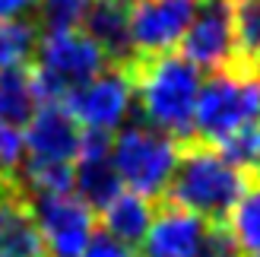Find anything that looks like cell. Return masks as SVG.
I'll use <instances>...</instances> for the list:
<instances>
[{
  "label": "cell",
  "mask_w": 260,
  "mask_h": 257,
  "mask_svg": "<svg viewBox=\"0 0 260 257\" xmlns=\"http://www.w3.org/2000/svg\"><path fill=\"white\" fill-rule=\"evenodd\" d=\"M32 210L45 235L51 257H83L95 229V210L73 190L67 194H35Z\"/></svg>",
  "instance_id": "6"
},
{
  "label": "cell",
  "mask_w": 260,
  "mask_h": 257,
  "mask_svg": "<svg viewBox=\"0 0 260 257\" xmlns=\"http://www.w3.org/2000/svg\"><path fill=\"white\" fill-rule=\"evenodd\" d=\"M260 121V76L216 73L200 86L193 108V134L203 143H222L238 127Z\"/></svg>",
  "instance_id": "5"
},
{
  "label": "cell",
  "mask_w": 260,
  "mask_h": 257,
  "mask_svg": "<svg viewBox=\"0 0 260 257\" xmlns=\"http://www.w3.org/2000/svg\"><path fill=\"white\" fill-rule=\"evenodd\" d=\"M197 257H244V251L238 248V241L225 222H210Z\"/></svg>",
  "instance_id": "23"
},
{
  "label": "cell",
  "mask_w": 260,
  "mask_h": 257,
  "mask_svg": "<svg viewBox=\"0 0 260 257\" xmlns=\"http://www.w3.org/2000/svg\"><path fill=\"white\" fill-rule=\"evenodd\" d=\"M0 251L10 257H51L22 178H0Z\"/></svg>",
  "instance_id": "11"
},
{
  "label": "cell",
  "mask_w": 260,
  "mask_h": 257,
  "mask_svg": "<svg viewBox=\"0 0 260 257\" xmlns=\"http://www.w3.org/2000/svg\"><path fill=\"white\" fill-rule=\"evenodd\" d=\"M38 19H0V67H29L42 42Z\"/></svg>",
  "instance_id": "17"
},
{
  "label": "cell",
  "mask_w": 260,
  "mask_h": 257,
  "mask_svg": "<svg viewBox=\"0 0 260 257\" xmlns=\"http://www.w3.org/2000/svg\"><path fill=\"white\" fill-rule=\"evenodd\" d=\"M38 7V0H0V19H13V16H22Z\"/></svg>",
  "instance_id": "25"
},
{
  "label": "cell",
  "mask_w": 260,
  "mask_h": 257,
  "mask_svg": "<svg viewBox=\"0 0 260 257\" xmlns=\"http://www.w3.org/2000/svg\"><path fill=\"white\" fill-rule=\"evenodd\" d=\"M152 222V203L149 197L137 194V190H121L105 210H102V226L114 238H121L124 245H140L146 229Z\"/></svg>",
  "instance_id": "15"
},
{
  "label": "cell",
  "mask_w": 260,
  "mask_h": 257,
  "mask_svg": "<svg viewBox=\"0 0 260 257\" xmlns=\"http://www.w3.org/2000/svg\"><path fill=\"white\" fill-rule=\"evenodd\" d=\"M248 257H260V254H248Z\"/></svg>",
  "instance_id": "27"
},
{
  "label": "cell",
  "mask_w": 260,
  "mask_h": 257,
  "mask_svg": "<svg viewBox=\"0 0 260 257\" xmlns=\"http://www.w3.org/2000/svg\"><path fill=\"white\" fill-rule=\"evenodd\" d=\"M248 181L251 175L232 165L213 143L190 137L178 140V165L162 197L193 210L206 222H225Z\"/></svg>",
  "instance_id": "2"
},
{
  "label": "cell",
  "mask_w": 260,
  "mask_h": 257,
  "mask_svg": "<svg viewBox=\"0 0 260 257\" xmlns=\"http://www.w3.org/2000/svg\"><path fill=\"white\" fill-rule=\"evenodd\" d=\"M92 0H38V22L45 32H63L80 29L86 22V13Z\"/></svg>",
  "instance_id": "21"
},
{
  "label": "cell",
  "mask_w": 260,
  "mask_h": 257,
  "mask_svg": "<svg viewBox=\"0 0 260 257\" xmlns=\"http://www.w3.org/2000/svg\"><path fill=\"white\" fill-rule=\"evenodd\" d=\"M22 156L25 134H19V127L0 121V178H22Z\"/></svg>",
  "instance_id": "22"
},
{
  "label": "cell",
  "mask_w": 260,
  "mask_h": 257,
  "mask_svg": "<svg viewBox=\"0 0 260 257\" xmlns=\"http://www.w3.org/2000/svg\"><path fill=\"white\" fill-rule=\"evenodd\" d=\"M108 67L111 60L89 32L83 29L45 32L38 42V54L32 60V89L38 105L63 102L70 89L89 83Z\"/></svg>",
  "instance_id": "3"
},
{
  "label": "cell",
  "mask_w": 260,
  "mask_h": 257,
  "mask_svg": "<svg viewBox=\"0 0 260 257\" xmlns=\"http://www.w3.org/2000/svg\"><path fill=\"white\" fill-rule=\"evenodd\" d=\"M0 257H10V254H4V251H0Z\"/></svg>",
  "instance_id": "26"
},
{
  "label": "cell",
  "mask_w": 260,
  "mask_h": 257,
  "mask_svg": "<svg viewBox=\"0 0 260 257\" xmlns=\"http://www.w3.org/2000/svg\"><path fill=\"white\" fill-rule=\"evenodd\" d=\"M232 35H235V0H200L197 16L181 38V54L200 70L222 73L232 57Z\"/></svg>",
  "instance_id": "8"
},
{
  "label": "cell",
  "mask_w": 260,
  "mask_h": 257,
  "mask_svg": "<svg viewBox=\"0 0 260 257\" xmlns=\"http://www.w3.org/2000/svg\"><path fill=\"white\" fill-rule=\"evenodd\" d=\"M114 165L124 178V184L137 194L159 200L165 194L172 172L178 165V140L165 137L152 124H130L114 137Z\"/></svg>",
  "instance_id": "4"
},
{
  "label": "cell",
  "mask_w": 260,
  "mask_h": 257,
  "mask_svg": "<svg viewBox=\"0 0 260 257\" xmlns=\"http://www.w3.org/2000/svg\"><path fill=\"white\" fill-rule=\"evenodd\" d=\"M76 190H80V197L92 210H105L124 190V178L111 159L80 162V169H76Z\"/></svg>",
  "instance_id": "18"
},
{
  "label": "cell",
  "mask_w": 260,
  "mask_h": 257,
  "mask_svg": "<svg viewBox=\"0 0 260 257\" xmlns=\"http://www.w3.org/2000/svg\"><path fill=\"white\" fill-rule=\"evenodd\" d=\"M200 0H134L130 35L137 54H165L181 45L187 25L197 16Z\"/></svg>",
  "instance_id": "9"
},
{
  "label": "cell",
  "mask_w": 260,
  "mask_h": 257,
  "mask_svg": "<svg viewBox=\"0 0 260 257\" xmlns=\"http://www.w3.org/2000/svg\"><path fill=\"white\" fill-rule=\"evenodd\" d=\"M210 222L187 207L159 197L155 216L140 241V257H197Z\"/></svg>",
  "instance_id": "10"
},
{
  "label": "cell",
  "mask_w": 260,
  "mask_h": 257,
  "mask_svg": "<svg viewBox=\"0 0 260 257\" xmlns=\"http://www.w3.org/2000/svg\"><path fill=\"white\" fill-rule=\"evenodd\" d=\"M143 121L175 140H190L200 95V67L184 54H137L127 63Z\"/></svg>",
  "instance_id": "1"
},
{
  "label": "cell",
  "mask_w": 260,
  "mask_h": 257,
  "mask_svg": "<svg viewBox=\"0 0 260 257\" xmlns=\"http://www.w3.org/2000/svg\"><path fill=\"white\" fill-rule=\"evenodd\" d=\"M130 4L134 0H92L86 13V32L99 42L111 67H127L137 57L130 35Z\"/></svg>",
  "instance_id": "13"
},
{
  "label": "cell",
  "mask_w": 260,
  "mask_h": 257,
  "mask_svg": "<svg viewBox=\"0 0 260 257\" xmlns=\"http://www.w3.org/2000/svg\"><path fill=\"white\" fill-rule=\"evenodd\" d=\"M222 73L260 76V0H235V35L232 57Z\"/></svg>",
  "instance_id": "14"
},
{
  "label": "cell",
  "mask_w": 260,
  "mask_h": 257,
  "mask_svg": "<svg viewBox=\"0 0 260 257\" xmlns=\"http://www.w3.org/2000/svg\"><path fill=\"white\" fill-rule=\"evenodd\" d=\"M80 137L83 131H80V121L73 118V111L63 102H45L29 118L25 149H29V156L70 162L80 152Z\"/></svg>",
  "instance_id": "12"
},
{
  "label": "cell",
  "mask_w": 260,
  "mask_h": 257,
  "mask_svg": "<svg viewBox=\"0 0 260 257\" xmlns=\"http://www.w3.org/2000/svg\"><path fill=\"white\" fill-rule=\"evenodd\" d=\"M130 102H134V83L124 67H108L89 83L76 86L67 92L63 105L73 111V118L83 127H95V131H118L124 124Z\"/></svg>",
  "instance_id": "7"
},
{
  "label": "cell",
  "mask_w": 260,
  "mask_h": 257,
  "mask_svg": "<svg viewBox=\"0 0 260 257\" xmlns=\"http://www.w3.org/2000/svg\"><path fill=\"white\" fill-rule=\"evenodd\" d=\"M35 108L38 99L32 89V63L29 67H0V121L22 127L29 124Z\"/></svg>",
  "instance_id": "16"
},
{
  "label": "cell",
  "mask_w": 260,
  "mask_h": 257,
  "mask_svg": "<svg viewBox=\"0 0 260 257\" xmlns=\"http://www.w3.org/2000/svg\"><path fill=\"white\" fill-rule=\"evenodd\" d=\"M225 226L244 254H260V175H251L244 194L232 207Z\"/></svg>",
  "instance_id": "19"
},
{
  "label": "cell",
  "mask_w": 260,
  "mask_h": 257,
  "mask_svg": "<svg viewBox=\"0 0 260 257\" xmlns=\"http://www.w3.org/2000/svg\"><path fill=\"white\" fill-rule=\"evenodd\" d=\"M22 178L35 187V194H67L76 187V169L60 159L29 156L22 162Z\"/></svg>",
  "instance_id": "20"
},
{
  "label": "cell",
  "mask_w": 260,
  "mask_h": 257,
  "mask_svg": "<svg viewBox=\"0 0 260 257\" xmlns=\"http://www.w3.org/2000/svg\"><path fill=\"white\" fill-rule=\"evenodd\" d=\"M83 257H140V254H137L134 245H124V241L114 238L111 232H99V235L89 238Z\"/></svg>",
  "instance_id": "24"
}]
</instances>
